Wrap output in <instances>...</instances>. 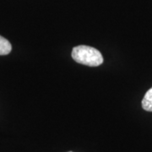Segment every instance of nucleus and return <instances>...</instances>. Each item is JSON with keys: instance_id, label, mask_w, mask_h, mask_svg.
I'll return each instance as SVG.
<instances>
[{"instance_id": "obj_1", "label": "nucleus", "mask_w": 152, "mask_h": 152, "mask_svg": "<svg viewBox=\"0 0 152 152\" xmlns=\"http://www.w3.org/2000/svg\"><path fill=\"white\" fill-rule=\"evenodd\" d=\"M72 58L76 63L89 67L102 64L103 57L100 51L89 46H77L72 50Z\"/></svg>"}, {"instance_id": "obj_2", "label": "nucleus", "mask_w": 152, "mask_h": 152, "mask_svg": "<svg viewBox=\"0 0 152 152\" xmlns=\"http://www.w3.org/2000/svg\"><path fill=\"white\" fill-rule=\"evenodd\" d=\"M142 107L146 112H152V87L148 90L142 100Z\"/></svg>"}, {"instance_id": "obj_3", "label": "nucleus", "mask_w": 152, "mask_h": 152, "mask_svg": "<svg viewBox=\"0 0 152 152\" xmlns=\"http://www.w3.org/2000/svg\"><path fill=\"white\" fill-rule=\"evenodd\" d=\"M12 50V46L10 42L0 36V55H7L9 54Z\"/></svg>"}, {"instance_id": "obj_4", "label": "nucleus", "mask_w": 152, "mask_h": 152, "mask_svg": "<svg viewBox=\"0 0 152 152\" xmlns=\"http://www.w3.org/2000/svg\"><path fill=\"white\" fill-rule=\"evenodd\" d=\"M70 152H72V151H70Z\"/></svg>"}]
</instances>
